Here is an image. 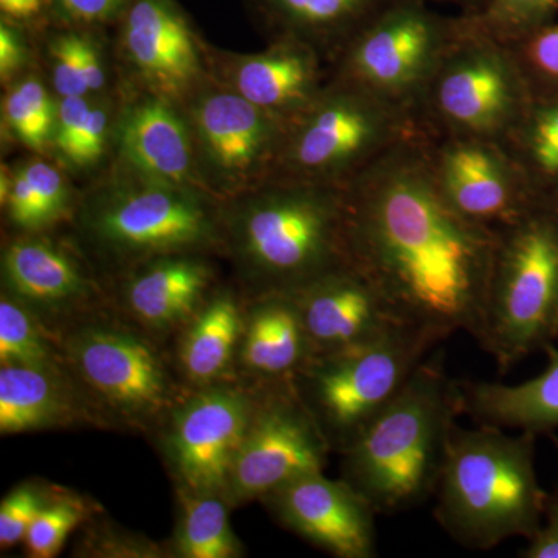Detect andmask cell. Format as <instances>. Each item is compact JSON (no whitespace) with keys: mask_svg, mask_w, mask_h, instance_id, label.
<instances>
[{"mask_svg":"<svg viewBox=\"0 0 558 558\" xmlns=\"http://www.w3.org/2000/svg\"><path fill=\"white\" fill-rule=\"evenodd\" d=\"M43 0H0V9L14 20H31L38 14Z\"/></svg>","mask_w":558,"mask_h":558,"instance_id":"cell-43","label":"cell"},{"mask_svg":"<svg viewBox=\"0 0 558 558\" xmlns=\"http://www.w3.org/2000/svg\"><path fill=\"white\" fill-rule=\"evenodd\" d=\"M92 416L68 368L2 365L0 433L21 435L65 427Z\"/></svg>","mask_w":558,"mask_h":558,"instance_id":"cell-24","label":"cell"},{"mask_svg":"<svg viewBox=\"0 0 558 558\" xmlns=\"http://www.w3.org/2000/svg\"><path fill=\"white\" fill-rule=\"evenodd\" d=\"M558 446V440H556ZM521 550L523 558H558V486L546 498L542 524Z\"/></svg>","mask_w":558,"mask_h":558,"instance_id":"cell-40","label":"cell"},{"mask_svg":"<svg viewBox=\"0 0 558 558\" xmlns=\"http://www.w3.org/2000/svg\"><path fill=\"white\" fill-rule=\"evenodd\" d=\"M497 234L476 341L506 373L558 341V208L534 205Z\"/></svg>","mask_w":558,"mask_h":558,"instance_id":"cell-5","label":"cell"},{"mask_svg":"<svg viewBox=\"0 0 558 558\" xmlns=\"http://www.w3.org/2000/svg\"><path fill=\"white\" fill-rule=\"evenodd\" d=\"M58 488L22 483L0 502V546L2 550L24 543L33 521L49 505Z\"/></svg>","mask_w":558,"mask_h":558,"instance_id":"cell-37","label":"cell"},{"mask_svg":"<svg viewBox=\"0 0 558 558\" xmlns=\"http://www.w3.org/2000/svg\"><path fill=\"white\" fill-rule=\"evenodd\" d=\"M532 95L558 92V22L554 21L509 46Z\"/></svg>","mask_w":558,"mask_h":558,"instance_id":"cell-36","label":"cell"},{"mask_svg":"<svg viewBox=\"0 0 558 558\" xmlns=\"http://www.w3.org/2000/svg\"><path fill=\"white\" fill-rule=\"evenodd\" d=\"M558 0H487L473 13H459L465 31L513 46L556 20Z\"/></svg>","mask_w":558,"mask_h":558,"instance_id":"cell-32","label":"cell"},{"mask_svg":"<svg viewBox=\"0 0 558 558\" xmlns=\"http://www.w3.org/2000/svg\"><path fill=\"white\" fill-rule=\"evenodd\" d=\"M349 260L396 317L439 341L478 339L497 231L470 222L440 193L422 132L344 186Z\"/></svg>","mask_w":558,"mask_h":558,"instance_id":"cell-1","label":"cell"},{"mask_svg":"<svg viewBox=\"0 0 558 558\" xmlns=\"http://www.w3.org/2000/svg\"><path fill=\"white\" fill-rule=\"evenodd\" d=\"M117 145L137 178L194 189L193 131L165 98L156 95L124 110Z\"/></svg>","mask_w":558,"mask_h":558,"instance_id":"cell-21","label":"cell"},{"mask_svg":"<svg viewBox=\"0 0 558 558\" xmlns=\"http://www.w3.org/2000/svg\"><path fill=\"white\" fill-rule=\"evenodd\" d=\"M60 347L94 416L145 428L161 424L182 399L167 360L142 330L89 317L65 329Z\"/></svg>","mask_w":558,"mask_h":558,"instance_id":"cell-8","label":"cell"},{"mask_svg":"<svg viewBox=\"0 0 558 558\" xmlns=\"http://www.w3.org/2000/svg\"><path fill=\"white\" fill-rule=\"evenodd\" d=\"M458 32V16H442L425 0H396L344 47L332 62L330 76L376 95L414 119Z\"/></svg>","mask_w":558,"mask_h":558,"instance_id":"cell-10","label":"cell"},{"mask_svg":"<svg viewBox=\"0 0 558 558\" xmlns=\"http://www.w3.org/2000/svg\"><path fill=\"white\" fill-rule=\"evenodd\" d=\"M289 531L339 558L377 556L376 510L348 481L323 472L290 481L260 499Z\"/></svg>","mask_w":558,"mask_h":558,"instance_id":"cell-16","label":"cell"},{"mask_svg":"<svg viewBox=\"0 0 558 558\" xmlns=\"http://www.w3.org/2000/svg\"><path fill=\"white\" fill-rule=\"evenodd\" d=\"M3 293L33 312L50 333L94 317L98 292L80 260L44 238L10 242L2 253Z\"/></svg>","mask_w":558,"mask_h":558,"instance_id":"cell-18","label":"cell"},{"mask_svg":"<svg viewBox=\"0 0 558 558\" xmlns=\"http://www.w3.org/2000/svg\"><path fill=\"white\" fill-rule=\"evenodd\" d=\"M211 281V269L191 255L150 259L124 284V310L149 332L183 329L208 300Z\"/></svg>","mask_w":558,"mask_h":558,"instance_id":"cell-23","label":"cell"},{"mask_svg":"<svg viewBox=\"0 0 558 558\" xmlns=\"http://www.w3.org/2000/svg\"><path fill=\"white\" fill-rule=\"evenodd\" d=\"M425 2L449 3V5H457L461 14H469L480 10L487 0H425Z\"/></svg>","mask_w":558,"mask_h":558,"instance_id":"cell-44","label":"cell"},{"mask_svg":"<svg viewBox=\"0 0 558 558\" xmlns=\"http://www.w3.org/2000/svg\"><path fill=\"white\" fill-rule=\"evenodd\" d=\"M436 337L398 328L336 354L312 357L292 379L330 451L343 453L405 387Z\"/></svg>","mask_w":558,"mask_h":558,"instance_id":"cell-7","label":"cell"},{"mask_svg":"<svg viewBox=\"0 0 558 558\" xmlns=\"http://www.w3.org/2000/svg\"><path fill=\"white\" fill-rule=\"evenodd\" d=\"M51 78L61 98L89 97L106 81L101 54L86 36L68 33L50 46Z\"/></svg>","mask_w":558,"mask_h":558,"instance_id":"cell-34","label":"cell"},{"mask_svg":"<svg viewBox=\"0 0 558 558\" xmlns=\"http://www.w3.org/2000/svg\"><path fill=\"white\" fill-rule=\"evenodd\" d=\"M293 296L312 357L362 347L405 326L379 289L351 260L322 275Z\"/></svg>","mask_w":558,"mask_h":558,"instance_id":"cell-17","label":"cell"},{"mask_svg":"<svg viewBox=\"0 0 558 558\" xmlns=\"http://www.w3.org/2000/svg\"><path fill=\"white\" fill-rule=\"evenodd\" d=\"M440 193L462 218L497 231L534 207L498 140L422 134Z\"/></svg>","mask_w":558,"mask_h":558,"instance_id":"cell-15","label":"cell"},{"mask_svg":"<svg viewBox=\"0 0 558 558\" xmlns=\"http://www.w3.org/2000/svg\"><path fill=\"white\" fill-rule=\"evenodd\" d=\"M266 384L220 381L183 396L161 422V450L182 490L226 497Z\"/></svg>","mask_w":558,"mask_h":558,"instance_id":"cell-12","label":"cell"},{"mask_svg":"<svg viewBox=\"0 0 558 558\" xmlns=\"http://www.w3.org/2000/svg\"><path fill=\"white\" fill-rule=\"evenodd\" d=\"M65 20L78 24H98L119 16L128 0H54Z\"/></svg>","mask_w":558,"mask_h":558,"instance_id":"cell-41","label":"cell"},{"mask_svg":"<svg viewBox=\"0 0 558 558\" xmlns=\"http://www.w3.org/2000/svg\"><path fill=\"white\" fill-rule=\"evenodd\" d=\"M312 357L293 293L253 296L245 306L236 369L253 384L292 381Z\"/></svg>","mask_w":558,"mask_h":558,"instance_id":"cell-22","label":"cell"},{"mask_svg":"<svg viewBox=\"0 0 558 558\" xmlns=\"http://www.w3.org/2000/svg\"><path fill=\"white\" fill-rule=\"evenodd\" d=\"M322 60L323 54L311 44L278 38L269 49L231 62L230 89L290 124L314 105L329 83Z\"/></svg>","mask_w":558,"mask_h":558,"instance_id":"cell-20","label":"cell"},{"mask_svg":"<svg viewBox=\"0 0 558 558\" xmlns=\"http://www.w3.org/2000/svg\"><path fill=\"white\" fill-rule=\"evenodd\" d=\"M27 60V49L20 33L2 22L0 25V78L3 83L10 81L24 68Z\"/></svg>","mask_w":558,"mask_h":558,"instance_id":"cell-42","label":"cell"},{"mask_svg":"<svg viewBox=\"0 0 558 558\" xmlns=\"http://www.w3.org/2000/svg\"><path fill=\"white\" fill-rule=\"evenodd\" d=\"M123 47L132 68L165 100L185 94L199 78L196 38L170 0H135L124 20Z\"/></svg>","mask_w":558,"mask_h":558,"instance_id":"cell-19","label":"cell"},{"mask_svg":"<svg viewBox=\"0 0 558 558\" xmlns=\"http://www.w3.org/2000/svg\"><path fill=\"white\" fill-rule=\"evenodd\" d=\"M396 0H256L278 38L311 44L332 62Z\"/></svg>","mask_w":558,"mask_h":558,"instance_id":"cell-27","label":"cell"},{"mask_svg":"<svg viewBox=\"0 0 558 558\" xmlns=\"http://www.w3.org/2000/svg\"><path fill=\"white\" fill-rule=\"evenodd\" d=\"M109 113L102 106H92L89 116L75 137L60 150L62 160L73 168H89L105 154L108 140Z\"/></svg>","mask_w":558,"mask_h":558,"instance_id":"cell-39","label":"cell"},{"mask_svg":"<svg viewBox=\"0 0 558 558\" xmlns=\"http://www.w3.org/2000/svg\"><path fill=\"white\" fill-rule=\"evenodd\" d=\"M535 439L534 433L454 425L435 492L436 520L454 542L490 549L534 537L548 498L535 472Z\"/></svg>","mask_w":558,"mask_h":558,"instance_id":"cell-4","label":"cell"},{"mask_svg":"<svg viewBox=\"0 0 558 558\" xmlns=\"http://www.w3.org/2000/svg\"><path fill=\"white\" fill-rule=\"evenodd\" d=\"M244 315L245 306L223 290L208 296L183 326L178 368L186 384L199 389L229 380L238 365Z\"/></svg>","mask_w":558,"mask_h":558,"instance_id":"cell-26","label":"cell"},{"mask_svg":"<svg viewBox=\"0 0 558 558\" xmlns=\"http://www.w3.org/2000/svg\"><path fill=\"white\" fill-rule=\"evenodd\" d=\"M76 553L83 557L159 558L168 556L165 554L167 550L161 549L149 538L110 526L106 521L87 526Z\"/></svg>","mask_w":558,"mask_h":558,"instance_id":"cell-38","label":"cell"},{"mask_svg":"<svg viewBox=\"0 0 558 558\" xmlns=\"http://www.w3.org/2000/svg\"><path fill=\"white\" fill-rule=\"evenodd\" d=\"M548 366L539 376L520 385L495 381H457L459 409L484 427L520 432L558 428V348L545 349Z\"/></svg>","mask_w":558,"mask_h":558,"instance_id":"cell-25","label":"cell"},{"mask_svg":"<svg viewBox=\"0 0 558 558\" xmlns=\"http://www.w3.org/2000/svg\"><path fill=\"white\" fill-rule=\"evenodd\" d=\"M58 106L39 80L25 78L14 84L3 100L7 130L17 142L35 150L53 143Z\"/></svg>","mask_w":558,"mask_h":558,"instance_id":"cell-33","label":"cell"},{"mask_svg":"<svg viewBox=\"0 0 558 558\" xmlns=\"http://www.w3.org/2000/svg\"><path fill=\"white\" fill-rule=\"evenodd\" d=\"M458 414V385L442 359L424 360L387 409L340 453L341 478L377 515L416 508L438 487Z\"/></svg>","mask_w":558,"mask_h":558,"instance_id":"cell-3","label":"cell"},{"mask_svg":"<svg viewBox=\"0 0 558 558\" xmlns=\"http://www.w3.org/2000/svg\"><path fill=\"white\" fill-rule=\"evenodd\" d=\"M444 53L414 113L429 137L501 140L532 98L523 70L505 44L465 31Z\"/></svg>","mask_w":558,"mask_h":558,"instance_id":"cell-9","label":"cell"},{"mask_svg":"<svg viewBox=\"0 0 558 558\" xmlns=\"http://www.w3.org/2000/svg\"><path fill=\"white\" fill-rule=\"evenodd\" d=\"M70 191L64 175L46 160H28L10 174L2 201L11 223L33 234L58 222L69 209Z\"/></svg>","mask_w":558,"mask_h":558,"instance_id":"cell-30","label":"cell"},{"mask_svg":"<svg viewBox=\"0 0 558 558\" xmlns=\"http://www.w3.org/2000/svg\"><path fill=\"white\" fill-rule=\"evenodd\" d=\"M95 515L83 498L69 490H57L49 505L40 510L24 539L28 557L58 556L69 535L87 519Z\"/></svg>","mask_w":558,"mask_h":558,"instance_id":"cell-35","label":"cell"},{"mask_svg":"<svg viewBox=\"0 0 558 558\" xmlns=\"http://www.w3.org/2000/svg\"><path fill=\"white\" fill-rule=\"evenodd\" d=\"M84 230L113 258L148 263L190 255L218 240V215L190 186L135 179L87 205Z\"/></svg>","mask_w":558,"mask_h":558,"instance_id":"cell-11","label":"cell"},{"mask_svg":"<svg viewBox=\"0 0 558 558\" xmlns=\"http://www.w3.org/2000/svg\"><path fill=\"white\" fill-rule=\"evenodd\" d=\"M179 520L172 556L180 558H236L244 556L231 529L229 499L220 494L178 488Z\"/></svg>","mask_w":558,"mask_h":558,"instance_id":"cell-29","label":"cell"},{"mask_svg":"<svg viewBox=\"0 0 558 558\" xmlns=\"http://www.w3.org/2000/svg\"><path fill=\"white\" fill-rule=\"evenodd\" d=\"M329 444L292 381L264 385L259 405L231 469L230 506L263 499L290 481L323 472Z\"/></svg>","mask_w":558,"mask_h":558,"instance_id":"cell-13","label":"cell"},{"mask_svg":"<svg viewBox=\"0 0 558 558\" xmlns=\"http://www.w3.org/2000/svg\"><path fill=\"white\" fill-rule=\"evenodd\" d=\"M416 132L405 110L330 76L314 105L289 124L269 179L344 189Z\"/></svg>","mask_w":558,"mask_h":558,"instance_id":"cell-6","label":"cell"},{"mask_svg":"<svg viewBox=\"0 0 558 558\" xmlns=\"http://www.w3.org/2000/svg\"><path fill=\"white\" fill-rule=\"evenodd\" d=\"M499 143L523 175L534 205L558 208V92L532 95Z\"/></svg>","mask_w":558,"mask_h":558,"instance_id":"cell-28","label":"cell"},{"mask_svg":"<svg viewBox=\"0 0 558 558\" xmlns=\"http://www.w3.org/2000/svg\"><path fill=\"white\" fill-rule=\"evenodd\" d=\"M253 296L295 293L349 263L344 189L267 179L226 220Z\"/></svg>","mask_w":558,"mask_h":558,"instance_id":"cell-2","label":"cell"},{"mask_svg":"<svg viewBox=\"0 0 558 558\" xmlns=\"http://www.w3.org/2000/svg\"><path fill=\"white\" fill-rule=\"evenodd\" d=\"M288 126L234 90L205 92L193 110L197 161L220 190L247 193L270 178Z\"/></svg>","mask_w":558,"mask_h":558,"instance_id":"cell-14","label":"cell"},{"mask_svg":"<svg viewBox=\"0 0 558 558\" xmlns=\"http://www.w3.org/2000/svg\"><path fill=\"white\" fill-rule=\"evenodd\" d=\"M51 333L31 310L2 293L0 299V365L65 368Z\"/></svg>","mask_w":558,"mask_h":558,"instance_id":"cell-31","label":"cell"}]
</instances>
